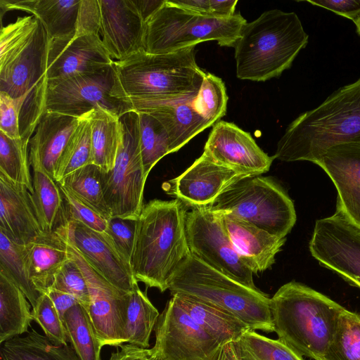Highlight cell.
I'll list each match as a JSON object with an SVG mask.
<instances>
[{"mask_svg":"<svg viewBox=\"0 0 360 360\" xmlns=\"http://www.w3.org/2000/svg\"><path fill=\"white\" fill-rule=\"evenodd\" d=\"M68 342L80 360H101L103 346L100 343L90 317L79 304L64 316Z\"/></svg>","mask_w":360,"mask_h":360,"instance_id":"34","label":"cell"},{"mask_svg":"<svg viewBox=\"0 0 360 360\" xmlns=\"http://www.w3.org/2000/svg\"><path fill=\"white\" fill-rule=\"evenodd\" d=\"M79 121L80 118L57 112H44L29 142V160L37 162L54 179L60 158Z\"/></svg>","mask_w":360,"mask_h":360,"instance_id":"24","label":"cell"},{"mask_svg":"<svg viewBox=\"0 0 360 360\" xmlns=\"http://www.w3.org/2000/svg\"><path fill=\"white\" fill-rule=\"evenodd\" d=\"M239 360H304L278 339L250 330L233 342Z\"/></svg>","mask_w":360,"mask_h":360,"instance_id":"40","label":"cell"},{"mask_svg":"<svg viewBox=\"0 0 360 360\" xmlns=\"http://www.w3.org/2000/svg\"><path fill=\"white\" fill-rule=\"evenodd\" d=\"M186 229L191 255L238 283L258 289L252 272L230 240L221 213L209 207H193L186 214Z\"/></svg>","mask_w":360,"mask_h":360,"instance_id":"11","label":"cell"},{"mask_svg":"<svg viewBox=\"0 0 360 360\" xmlns=\"http://www.w3.org/2000/svg\"><path fill=\"white\" fill-rule=\"evenodd\" d=\"M46 293L51 300L63 321L66 312L72 307L79 304L78 301L72 295L54 288H50Z\"/></svg>","mask_w":360,"mask_h":360,"instance_id":"53","label":"cell"},{"mask_svg":"<svg viewBox=\"0 0 360 360\" xmlns=\"http://www.w3.org/2000/svg\"><path fill=\"white\" fill-rule=\"evenodd\" d=\"M24 248L30 278L39 292L46 293L70 257L64 233L60 228L43 231Z\"/></svg>","mask_w":360,"mask_h":360,"instance_id":"25","label":"cell"},{"mask_svg":"<svg viewBox=\"0 0 360 360\" xmlns=\"http://www.w3.org/2000/svg\"><path fill=\"white\" fill-rule=\"evenodd\" d=\"M70 255L69 260L56 275L51 288L72 295L86 310L89 304L87 283L80 267L70 254Z\"/></svg>","mask_w":360,"mask_h":360,"instance_id":"45","label":"cell"},{"mask_svg":"<svg viewBox=\"0 0 360 360\" xmlns=\"http://www.w3.org/2000/svg\"><path fill=\"white\" fill-rule=\"evenodd\" d=\"M101 14L98 0H81L75 37L99 35Z\"/></svg>","mask_w":360,"mask_h":360,"instance_id":"50","label":"cell"},{"mask_svg":"<svg viewBox=\"0 0 360 360\" xmlns=\"http://www.w3.org/2000/svg\"><path fill=\"white\" fill-rule=\"evenodd\" d=\"M308 39L295 13L278 9L264 11L243 26L233 46L237 77L264 82L279 77L290 68Z\"/></svg>","mask_w":360,"mask_h":360,"instance_id":"5","label":"cell"},{"mask_svg":"<svg viewBox=\"0 0 360 360\" xmlns=\"http://www.w3.org/2000/svg\"><path fill=\"white\" fill-rule=\"evenodd\" d=\"M0 271L16 284L32 309L34 308L41 293L30 278L24 245L12 241L2 231H0Z\"/></svg>","mask_w":360,"mask_h":360,"instance_id":"36","label":"cell"},{"mask_svg":"<svg viewBox=\"0 0 360 360\" xmlns=\"http://www.w3.org/2000/svg\"><path fill=\"white\" fill-rule=\"evenodd\" d=\"M91 130L93 164L103 172L115 165L121 136L120 117L105 110H94L88 114Z\"/></svg>","mask_w":360,"mask_h":360,"instance_id":"32","label":"cell"},{"mask_svg":"<svg viewBox=\"0 0 360 360\" xmlns=\"http://www.w3.org/2000/svg\"><path fill=\"white\" fill-rule=\"evenodd\" d=\"M58 184L64 200L66 223L79 222L94 231L107 233L108 220L82 202L66 187Z\"/></svg>","mask_w":360,"mask_h":360,"instance_id":"46","label":"cell"},{"mask_svg":"<svg viewBox=\"0 0 360 360\" xmlns=\"http://www.w3.org/2000/svg\"><path fill=\"white\" fill-rule=\"evenodd\" d=\"M269 304L278 339L299 356L320 360L344 307L296 281L283 285L270 298Z\"/></svg>","mask_w":360,"mask_h":360,"instance_id":"3","label":"cell"},{"mask_svg":"<svg viewBox=\"0 0 360 360\" xmlns=\"http://www.w3.org/2000/svg\"><path fill=\"white\" fill-rule=\"evenodd\" d=\"M101 169L94 164L82 167L58 181L105 219L112 218L103 192Z\"/></svg>","mask_w":360,"mask_h":360,"instance_id":"35","label":"cell"},{"mask_svg":"<svg viewBox=\"0 0 360 360\" xmlns=\"http://www.w3.org/2000/svg\"><path fill=\"white\" fill-rule=\"evenodd\" d=\"M203 153L217 163L252 176L268 172L275 159L258 146L250 133L226 121L213 126Z\"/></svg>","mask_w":360,"mask_h":360,"instance_id":"17","label":"cell"},{"mask_svg":"<svg viewBox=\"0 0 360 360\" xmlns=\"http://www.w3.org/2000/svg\"><path fill=\"white\" fill-rule=\"evenodd\" d=\"M107 233L111 237L120 252L131 263L135 221L111 218L108 220Z\"/></svg>","mask_w":360,"mask_h":360,"instance_id":"49","label":"cell"},{"mask_svg":"<svg viewBox=\"0 0 360 360\" xmlns=\"http://www.w3.org/2000/svg\"><path fill=\"white\" fill-rule=\"evenodd\" d=\"M194 100L133 106L134 110L151 115L164 126L169 136V153H172L210 127L196 109Z\"/></svg>","mask_w":360,"mask_h":360,"instance_id":"26","label":"cell"},{"mask_svg":"<svg viewBox=\"0 0 360 360\" xmlns=\"http://www.w3.org/2000/svg\"><path fill=\"white\" fill-rule=\"evenodd\" d=\"M228 96L221 79L207 72L194 104L210 127L214 125L226 112Z\"/></svg>","mask_w":360,"mask_h":360,"instance_id":"43","label":"cell"},{"mask_svg":"<svg viewBox=\"0 0 360 360\" xmlns=\"http://www.w3.org/2000/svg\"><path fill=\"white\" fill-rule=\"evenodd\" d=\"M195 46L165 54L144 50L114 60L122 87L133 105L158 104L197 97L205 72L197 65Z\"/></svg>","mask_w":360,"mask_h":360,"instance_id":"4","label":"cell"},{"mask_svg":"<svg viewBox=\"0 0 360 360\" xmlns=\"http://www.w3.org/2000/svg\"><path fill=\"white\" fill-rule=\"evenodd\" d=\"M246 22L238 13L226 19L208 18L165 0L145 24L144 50L151 54H165L206 41L233 46Z\"/></svg>","mask_w":360,"mask_h":360,"instance_id":"8","label":"cell"},{"mask_svg":"<svg viewBox=\"0 0 360 360\" xmlns=\"http://www.w3.org/2000/svg\"><path fill=\"white\" fill-rule=\"evenodd\" d=\"M1 360H80L73 347L55 343L31 328L23 336L4 342Z\"/></svg>","mask_w":360,"mask_h":360,"instance_id":"31","label":"cell"},{"mask_svg":"<svg viewBox=\"0 0 360 360\" xmlns=\"http://www.w3.org/2000/svg\"><path fill=\"white\" fill-rule=\"evenodd\" d=\"M132 1L145 24L165 3V0Z\"/></svg>","mask_w":360,"mask_h":360,"instance_id":"54","label":"cell"},{"mask_svg":"<svg viewBox=\"0 0 360 360\" xmlns=\"http://www.w3.org/2000/svg\"><path fill=\"white\" fill-rule=\"evenodd\" d=\"M354 24L356 27L357 33L360 36V18L354 22Z\"/></svg>","mask_w":360,"mask_h":360,"instance_id":"56","label":"cell"},{"mask_svg":"<svg viewBox=\"0 0 360 360\" xmlns=\"http://www.w3.org/2000/svg\"><path fill=\"white\" fill-rule=\"evenodd\" d=\"M121 136L113 168L101 172L104 198L112 218L136 221L143 207L144 174L136 110L120 117Z\"/></svg>","mask_w":360,"mask_h":360,"instance_id":"10","label":"cell"},{"mask_svg":"<svg viewBox=\"0 0 360 360\" xmlns=\"http://www.w3.org/2000/svg\"><path fill=\"white\" fill-rule=\"evenodd\" d=\"M252 176L216 162L202 153L181 174L167 182L166 191L193 207L210 206L229 187Z\"/></svg>","mask_w":360,"mask_h":360,"instance_id":"16","label":"cell"},{"mask_svg":"<svg viewBox=\"0 0 360 360\" xmlns=\"http://www.w3.org/2000/svg\"><path fill=\"white\" fill-rule=\"evenodd\" d=\"M209 207L281 238L297 220L294 203L285 190L272 179L260 176L233 184Z\"/></svg>","mask_w":360,"mask_h":360,"instance_id":"9","label":"cell"},{"mask_svg":"<svg viewBox=\"0 0 360 360\" xmlns=\"http://www.w3.org/2000/svg\"><path fill=\"white\" fill-rule=\"evenodd\" d=\"M169 2L193 13L217 19L235 15L237 0H169Z\"/></svg>","mask_w":360,"mask_h":360,"instance_id":"48","label":"cell"},{"mask_svg":"<svg viewBox=\"0 0 360 360\" xmlns=\"http://www.w3.org/2000/svg\"><path fill=\"white\" fill-rule=\"evenodd\" d=\"M139 118L140 148L146 177L164 156L169 154V140L164 126L151 115L138 112Z\"/></svg>","mask_w":360,"mask_h":360,"instance_id":"39","label":"cell"},{"mask_svg":"<svg viewBox=\"0 0 360 360\" xmlns=\"http://www.w3.org/2000/svg\"><path fill=\"white\" fill-rule=\"evenodd\" d=\"M30 140L14 139L0 131V172L32 191V176L27 153Z\"/></svg>","mask_w":360,"mask_h":360,"instance_id":"38","label":"cell"},{"mask_svg":"<svg viewBox=\"0 0 360 360\" xmlns=\"http://www.w3.org/2000/svg\"><path fill=\"white\" fill-rule=\"evenodd\" d=\"M171 295L184 294L224 310L250 330L274 332L270 298L213 269L190 254L169 283Z\"/></svg>","mask_w":360,"mask_h":360,"instance_id":"6","label":"cell"},{"mask_svg":"<svg viewBox=\"0 0 360 360\" xmlns=\"http://www.w3.org/2000/svg\"><path fill=\"white\" fill-rule=\"evenodd\" d=\"M67 243L70 254L82 271L87 283L89 304L86 311L100 343L103 347H120L127 343L125 329L130 292L112 285L73 245Z\"/></svg>","mask_w":360,"mask_h":360,"instance_id":"13","label":"cell"},{"mask_svg":"<svg viewBox=\"0 0 360 360\" xmlns=\"http://www.w3.org/2000/svg\"><path fill=\"white\" fill-rule=\"evenodd\" d=\"M180 305L205 330L223 346L236 342L250 328L241 320L214 306L188 295H172Z\"/></svg>","mask_w":360,"mask_h":360,"instance_id":"28","label":"cell"},{"mask_svg":"<svg viewBox=\"0 0 360 360\" xmlns=\"http://www.w3.org/2000/svg\"><path fill=\"white\" fill-rule=\"evenodd\" d=\"M32 168V191L30 193L44 232H53L66 224L62 192L56 182L36 161Z\"/></svg>","mask_w":360,"mask_h":360,"instance_id":"29","label":"cell"},{"mask_svg":"<svg viewBox=\"0 0 360 360\" xmlns=\"http://www.w3.org/2000/svg\"><path fill=\"white\" fill-rule=\"evenodd\" d=\"M33 321L37 323L45 335L55 343L68 345V340L64 321L46 293L41 294L32 309Z\"/></svg>","mask_w":360,"mask_h":360,"instance_id":"44","label":"cell"},{"mask_svg":"<svg viewBox=\"0 0 360 360\" xmlns=\"http://www.w3.org/2000/svg\"><path fill=\"white\" fill-rule=\"evenodd\" d=\"M186 210L178 199H155L143 205L135 221L131 266L135 278L163 292L174 271L191 254Z\"/></svg>","mask_w":360,"mask_h":360,"instance_id":"1","label":"cell"},{"mask_svg":"<svg viewBox=\"0 0 360 360\" xmlns=\"http://www.w3.org/2000/svg\"><path fill=\"white\" fill-rule=\"evenodd\" d=\"M112 352L109 360H161L152 349L124 344Z\"/></svg>","mask_w":360,"mask_h":360,"instance_id":"52","label":"cell"},{"mask_svg":"<svg viewBox=\"0 0 360 360\" xmlns=\"http://www.w3.org/2000/svg\"><path fill=\"white\" fill-rule=\"evenodd\" d=\"M93 164L91 130L88 114L80 118L58 165L55 174L56 182L76 170Z\"/></svg>","mask_w":360,"mask_h":360,"instance_id":"41","label":"cell"},{"mask_svg":"<svg viewBox=\"0 0 360 360\" xmlns=\"http://www.w3.org/2000/svg\"><path fill=\"white\" fill-rule=\"evenodd\" d=\"M346 143H360V78L292 121L274 156L285 162L316 164L328 148Z\"/></svg>","mask_w":360,"mask_h":360,"instance_id":"2","label":"cell"},{"mask_svg":"<svg viewBox=\"0 0 360 360\" xmlns=\"http://www.w3.org/2000/svg\"><path fill=\"white\" fill-rule=\"evenodd\" d=\"M154 330L155 342L151 349L161 360H218L224 347L173 297Z\"/></svg>","mask_w":360,"mask_h":360,"instance_id":"12","label":"cell"},{"mask_svg":"<svg viewBox=\"0 0 360 360\" xmlns=\"http://www.w3.org/2000/svg\"><path fill=\"white\" fill-rule=\"evenodd\" d=\"M159 316L146 291L138 287L130 292L125 329L127 343L148 348L150 335Z\"/></svg>","mask_w":360,"mask_h":360,"instance_id":"33","label":"cell"},{"mask_svg":"<svg viewBox=\"0 0 360 360\" xmlns=\"http://www.w3.org/2000/svg\"><path fill=\"white\" fill-rule=\"evenodd\" d=\"M81 0H1L3 11L20 10L30 13L44 26L50 39L75 34Z\"/></svg>","mask_w":360,"mask_h":360,"instance_id":"27","label":"cell"},{"mask_svg":"<svg viewBox=\"0 0 360 360\" xmlns=\"http://www.w3.org/2000/svg\"><path fill=\"white\" fill-rule=\"evenodd\" d=\"M320 360H360V312L343 308L332 340Z\"/></svg>","mask_w":360,"mask_h":360,"instance_id":"37","label":"cell"},{"mask_svg":"<svg viewBox=\"0 0 360 360\" xmlns=\"http://www.w3.org/2000/svg\"><path fill=\"white\" fill-rule=\"evenodd\" d=\"M24 292L0 271V343L27 333L33 321Z\"/></svg>","mask_w":360,"mask_h":360,"instance_id":"30","label":"cell"},{"mask_svg":"<svg viewBox=\"0 0 360 360\" xmlns=\"http://www.w3.org/2000/svg\"><path fill=\"white\" fill-rule=\"evenodd\" d=\"M221 214L230 240L245 266L252 274L270 269L286 238L273 235L231 215Z\"/></svg>","mask_w":360,"mask_h":360,"instance_id":"23","label":"cell"},{"mask_svg":"<svg viewBox=\"0 0 360 360\" xmlns=\"http://www.w3.org/2000/svg\"><path fill=\"white\" fill-rule=\"evenodd\" d=\"M316 165L325 171L335 186L336 212L360 229V143L330 147Z\"/></svg>","mask_w":360,"mask_h":360,"instance_id":"18","label":"cell"},{"mask_svg":"<svg viewBox=\"0 0 360 360\" xmlns=\"http://www.w3.org/2000/svg\"><path fill=\"white\" fill-rule=\"evenodd\" d=\"M113 63L99 35L50 39L45 77L55 79L93 72Z\"/></svg>","mask_w":360,"mask_h":360,"instance_id":"19","label":"cell"},{"mask_svg":"<svg viewBox=\"0 0 360 360\" xmlns=\"http://www.w3.org/2000/svg\"><path fill=\"white\" fill-rule=\"evenodd\" d=\"M39 20L34 15L19 17L2 27L0 33V68L11 62L30 42Z\"/></svg>","mask_w":360,"mask_h":360,"instance_id":"42","label":"cell"},{"mask_svg":"<svg viewBox=\"0 0 360 360\" xmlns=\"http://www.w3.org/2000/svg\"><path fill=\"white\" fill-rule=\"evenodd\" d=\"M352 20L354 22L360 18V0L307 1Z\"/></svg>","mask_w":360,"mask_h":360,"instance_id":"51","label":"cell"},{"mask_svg":"<svg viewBox=\"0 0 360 360\" xmlns=\"http://www.w3.org/2000/svg\"><path fill=\"white\" fill-rule=\"evenodd\" d=\"M103 44L113 60L144 50L145 22L132 0H98ZM145 51V50H144Z\"/></svg>","mask_w":360,"mask_h":360,"instance_id":"20","label":"cell"},{"mask_svg":"<svg viewBox=\"0 0 360 360\" xmlns=\"http://www.w3.org/2000/svg\"><path fill=\"white\" fill-rule=\"evenodd\" d=\"M0 231L27 245L43 232L29 189L0 172Z\"/></svg>","mask_w":360,"mask_h":360,"instance_id":"21","label":"cell"},{"mask_svg":"<svg viewBox=\"0 0 360 360\" xmlns=\"http://www.w3.org/2000/svg\"><path fill=\"white\" fill-rule=\"evenodd\" d=\"M40 117L45 112L81 118L94 110L120 117L134 110L114 65L98 71L55 79L44 77L34 89Z\"/></svg>","mask_w":360,"mask_h":360,"instance_id":"7","label":"cell"},{"mask_svg":"<svg viewBox=\"0 0 360 360\" xmlns=\"http://www.w3.org/2000/svg\"><path fill=\"white\" fill-rule=\"evenodd\" d=\"M309 248L321 266L360 288V229L335 212L316 221Z\"/></svg>","mask_w":360,"mask_h":360,"instance_id":"14","label":"cell"},{"mask_svg":"<svg viewBox=\"0 0 360 360\" xmlns=\"http://www.w3.org/2000/svg\"><path fill=\"white\" fill-rule=\"evenodd\" d=\"M218 360H239L233 342L228 343L224 346Z\"/></svg>","mask_w":360,"mask_h":360,"instance_id":"55","label":"cell"},{"mask_svg":"<svg viewBox=\"0 0 360 360\" xmlns=\"http://www.w3.org/2000/svg\"><path fill=\"white\" fill-rule=\"evenodd\" d=\"M30 91L25 94L13 98L0 92V131L14 139L21 138L20 119L21 112Z\"/></svg>","mask_w":360,"mask_h":360,"instance_id":"47","label":"cell"},{"mask_svg":"<svg viewBox=\"0 0 360 360\" xmlns=\"http://www.w3.org/2000/svg\"><path fill=\"white\" fill-rule=\"evenodd\" d=\"M60 228L66 240L112 285L128 293L139 287L131 263L107 233L94 231L75 221L67 222Z\"/></svg>","mask_w":360,"mask_h":360,"instance_id":"15","label":"cell"},{"mask_svg":"<svg viewBox=\"0 0 360 360\" xmlns=\"http://www.w3.org/2000/svg\"><path fill=\"white\" fill-rule=\"evenodd\" d=\"M49 40L39 21L29 44L0 68V92L18 98L33 89L45 77Z\"/></svg>","mask_w":360,"mask_h":360,"instance_id":"22","label":"cell"}]
</instances>
